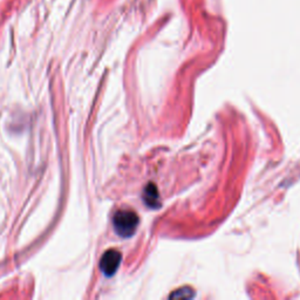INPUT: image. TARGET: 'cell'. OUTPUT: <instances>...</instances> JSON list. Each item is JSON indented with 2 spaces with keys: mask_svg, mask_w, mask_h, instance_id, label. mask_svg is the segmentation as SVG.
Listing matches in <instances>:
<instances>
[{
  "mask_svg": "<svg viewBox=\"0 0 300 300\" xmlns=\"http://www.w3.org/2000/svg\"><path fill=\"white\" fill-rule=\"evenodd\" d=\"M143 201L149 208L154 209L160 207V196L158 189L153 183H149L143 191Z\"/></svg>",
  "mask_w": 300,
  "mask_h": 300,
  "instance_id": "3957f363",
  "label": "cell"
},
{
  "mask_svg": "<svg viewBox=\"0 0 300 300\" xmlns=\"http://www.w3.org/2000/svg\"><path fill=\"white\" fill-rule=\"evenodd\" d=\"M195 296V291L189 286H184V287H181L176 291H174L172 294L169 295L170 299H193Z\"/></svg>",
  "mask_w": 300,
  "mask_h": 300,
  "instance_id": "277c9868",
  "label": "cell"
},
{
  "mask_svg": "<svg viewBox=\"0 0 300 300\" xmlns=\"http://www.w3.org/2000/svg\"><path fill=\"white\" fill-rule=\"evenodd\" d=\"M122 260L121 253L117 250L110 249L103 253L100 260V270L106 277H111L117 271Z\"/></svg>",
  "mask_w": 300,
  "mask_h": 300,
  "instance_id": "7a4b0ae2",
  "label": "cell"
},
{
  "mask_svg": "<svg viewBox=\"0 0 300 300\" xmlns=\"http://www.w3.org/2000/svg\"><path fill=\"white\" fill-rule=\"evenodd\" d=\"M139 223L138 216L132 210H118L113 217L115 232L118 236L127 238L134 235Z\"/></svg>",
  "mask_w": 300,
  "mask_h": 300,
  "instance_id": "6da1fadb",
  "label": "cell"
}]
</instances>
